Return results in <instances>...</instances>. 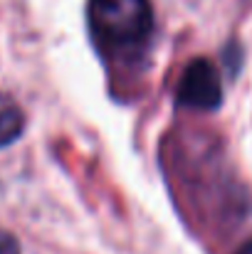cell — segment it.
Wrapping results in <instances>:
<instances>
[{"label":"cell","instance_id":"cell-5","mask_svg":"<svg viewBox=\"0 0 252 254\" xmlns=\"http://www.w3.org/2000/svg\"><path fill=\"white\" fill-rule=\"evenodd\" d=\"M238 254H252V240H250V242H245V245L238 250Z\"/></svg>","mask_w":252,"mask_h":254},{"label":"cell","instance_id":"cell-4","mask_svg":"<svg viewBox=\"0 0 252 254\" xmlns=\"http://www.w3.org/2000/svg\"><path fill=\"white\" fill-rule=\"evenodd\" d=\"M0 254H20V247H17L15 237L2 232V230H0Z\"/></svg>","mask_w":252,"mask_h":254},{"label":"cell","instance_id":"cell-3","mask_svg":"<svg viewBox=\"0 0 252 254\" xmlns=\"http://www.w3.org/2000/svg\"><path fill=\"white\" fill-rule=\"evenodd\" d=\"M25 128V114L7 94H0V148L20 138Z\"/></svg>","mask_w":252,"mask_h":254},{"label":"cell","instance_id":"cell-2","mask_svg":"<svg viewBox=\"0 0 252 254\" xmlns=\"http://www.w3.org/2000/svg\"><path fill=\"white\" fill-rule=\"evenodd\" d=\"M175 99L180 106L198 111H215L223 101L220 77L208 60H193L175 89Z\"/></svg>","mask_w":252,"mask_h":254},{"label":"cell","instance_id":"cell-1","mask_svg":"<svg viewBox=\"0 0 252 254\" xmlns=\"http://www.w3.org/2000/svg\"><path fill=\"white\" fill-rule=\"evenodd\" d=\"M89 17L94 32L116 45L139 42L154 27V10L149 0H91Z\"/></svg>","mask_w":252,"mask_h":254}]
</instances>
